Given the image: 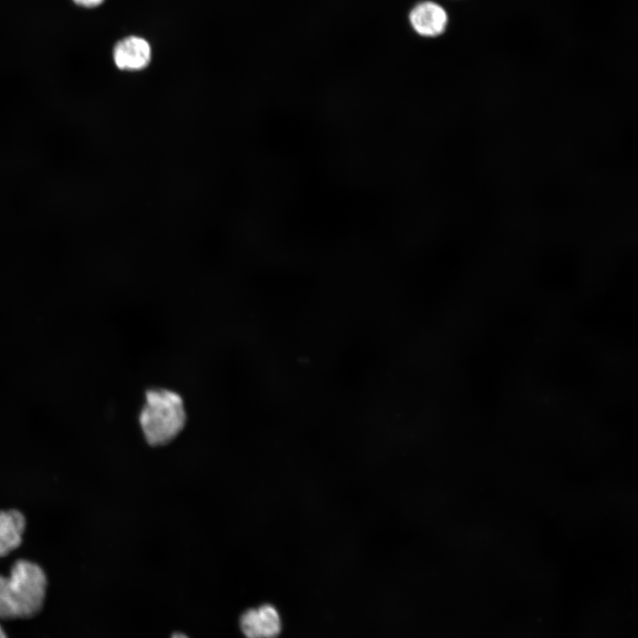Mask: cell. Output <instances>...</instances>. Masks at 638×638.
I'll list each match as a JSON object with an SVG mask.
<instances>
[{
	"mask_svg": "<svg viewBox=\"0 0 638 638\" xmlns=\"http://www.w3.org/2000/svg\"><path fill=\"white\" fill-rule=\"evenodd\" d=\"M239 624L246 638H276L282 630L280 615L268 603L246 610L242 613Z\"/></svg>",
	"mask_w": 638,
	"mask_h": 638,
	"instance_id": "cell-4",
	"label": "cell"
},
{
	"mask_svg": "<svg viewBox=\"0 0 638 638\" xmlns=\"http://www.w3.org/2000/svg\"><path fill=\"white\" fill-rule=\"evenodd\" d=\"M171 638H189V637H188L186 634H183V633H174V634H172V637H171Z\"/></svg>",
	"mask_w": 638,
	"mask_h": 638,
	"instance_id": "cell-8",
	"label": "cell"
},
{
	"mask_svg": "<svg viewBox=\"0 0 638 638\" xmlns=\"http://www.w3.org/2000/svg\"><path fill=\"white\" fill-rule=\"evenodd\" d=\"M47 577L43 568L27 559L17 560L8 576L0 574V619H27L43 604Z\"/></svg>",
	"mask_w": 638,
	"mask_h": 638,
	"instance_id": "cell-1",
	"label": "cell"
},
{
	"mask_svg": "<svg viewBox=\"0 0 638 638\" xmlns=\"http://www.w3.org/2000/svg\"><path fill=\"white\" fill-rule=\"evenodd\" d=\"M113 58L120 70L138 71L150 64L152 49L145 39L131 35L121 39L115 44Z\"/></svg>",
	"mask_w": 638,
	"mask_h": 638,
	"instance_id": "cell-5",
	"label": "cell"
},
{
	"mask_svg": "<svg viewBox=\"0 0 638 638\" xmlns=\"http://www.w3.org/2000/svg\"><path fill=\"white\" fill-rule=\"evenodd\" d=\"M412 29L423 37H436L442 35L448 24L447 11L435 1L417 2L408 12Z\"/></svg>",
	"mask_w": 638,
	"mask_h": 638,
	"instance_id": "cell-3",
	"label": "cell"
},
{
	"mask_svg": "<svg viewBox=\"0 0 638 638\" xmlns=\"http://www.w3.org/2000/svg\"><path fill=\"white\" fill-rule=\"evenodd\" d=\"M0 638H8L4 629L3 628V626L1 625H0Z\"/></svg>",
	"mask_w": 638,
	"mask_h": 638,
	"instance_id": "cell-9",
	"label": "cell"
},
{
	"mask_svg": "<svg viewBox=\"0 0 638 638\" xmlns=\"http://www.w3.org/2000/svg\"><path fill=\"white\" fill-rule=\"evenodd\" d=\"M74 4L77 5L87 7V8H93L96 6L100 5L104 0H73Z\"/></svg>",
	"mask_w": 638,
	"mask_h": 638,
	"instance_id": "cell-7",
	"label": "cell"
},
{
	"mask_svg": "<svg viewBox=\"0 0 638 638\" xmlns=\"http://www.w3.org/2000/svg\"><path fill=\"white\" fill-rule=\"evenodd\" d=\"M25 527L26 519L19 510H0V557L19 547Z\"/></svg>",
	"mask_w": 638,
	"mask_h": 638,
	"instance_id": "cell-6",
	"label": "cell"
},
{
	"mask_svg": "<svg viewBox=\"0 0 638 638\" xmlns=\"http://www.w3.org/2000/svg\"><path fill=\"white\" fill-rule=\"evenodd\" d=\"M186 420L185 403L178 392L160 386L146 390L138 422L149 445L168 444L183 430Z\"/></svg>",
	"mask_w": 638,
	"mask_h": 638,
	"instance_id": "cell-2",
	"label": "cell"
}]
</instances>
